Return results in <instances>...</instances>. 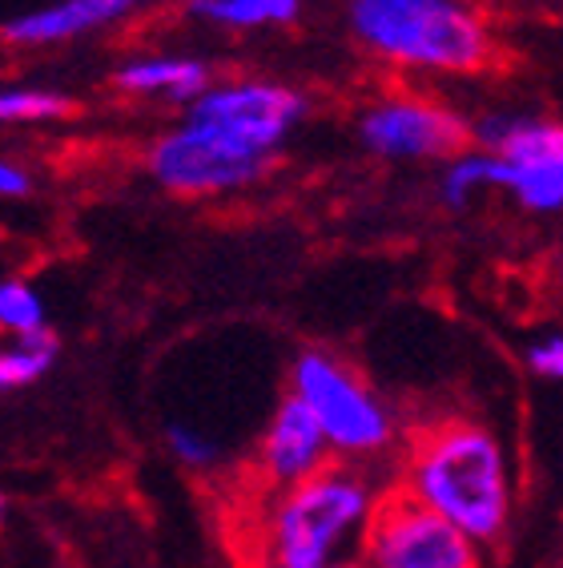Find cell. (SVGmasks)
<instances>
[{
    "label": "cell",
    "mask_w": 563,
    "mask_h": 568,
    "mask_svg": "<svg viewBox=\"0 0 563 568\" xmlns=\"http://www.w3.org/2000/svg\"><path fill=\"white\" fill-rule=\"evenodd\" d=\"M399 493L471 536L479 548L508 532L515 471L508 444L475 419H434L402 444Z\"/></svg>",
    "instance_id": "cell-1"
},
{
    "label": "cell",
    "mask_w": 563,
    "mask_h": 568,
    "mask_svg": "<svg viewBox=\"0 0 563 568\" xmlns=\"http://www.w3.org/2000/svg\"><path fill=\"white\" fill-rule=\"evenodd\" d=\"M387 493L362 464H330L310 480L274 493L258 528V565L335 568L362 557V540Z\"/></svg>",
    "instance_id": "cell-2"
},
{
    "label": "cell",
    "mask_w": 563,
    "mask_h": 568,
    "mask_svg": "<svg viewBox=\"0 0 563 568\" xmlns=\"http://www.w3.org/2000/svg\"><path fill=\"white\" fill-rule=\"evenodd\" d=\"M350 29L370 53L431 73H471L488 61L491 37L459 0H350Z\"/></svg>",
    "instance_id": "cell-3"
},
{
    "label": "cell",
    "mask_w": 563,
    "mask_h": 568,
    "mask_svg": "<svg viewBox=\"0 0 563 568\" xmlns=\"http://www.w3.org/2000/svg\"><path fill=\"white\" fill-rule=\"evenodd\" d=\"M290 395L310 407L342 464L379 459L399 444V424L367 379L326 351H303L290 367Z\"/></svg>",
    "instance_id": "cell-4"
},
{
    "label": "cell",
    "mask_w": 563,
    "mask_h": 568,
    "mask_svg": "<svg viewBox=\"0 0 563 568\" xmlns=\"http://www.w3.org/2000/svg\"><path fill=\"white\" fill-rule=\"evenodd\" d=\"M362 560L370 568H483L471 536L427 513L399 488L382 496L375 525L362 540Z\"/></svg>",
    "instance_id": "cell-5"
},
{
    "label": "cell",
    "mask_w": 563,
    "mask_h": 568,
    "mask_svg": "<svg viewBox=\"0 0 563 568\" xmlns=\"http://www.w3.org/2000/svg\"><path fill=\"white\" fill-rule=\"evenodd\" d=\"M306 118V98L274 81H234V85H209L190 105V125L238 142L254 153L270 158L282 138Z\"/></svg>",
    "instance_id": "cell-6"
},
{
    "label": "cell",
    "mask_w": 563,
    "mask_h": 568,
    "mask_svg": "<svg viewBox=\"0 0 563 568\" xmlns=\"http://www.w3.org/2000/svg\"><path fill=\"white\" fill-rule=\"evenodd\" d=\"M150 170L174 194H226L258 182L270 170V158L185 121L182 130L153 145Z\"/></svg>",
    "instance_id": "cell-7"
},
{
    "label": "cell",
    "mask_w": 563,
    "mask_h": 568,
    "mask_svg": "<svg viewBox=\"0 0 563 568\" xmlns=\"http://www.w3.org/2000/svg\"><path fill=\"white\" fill-rule=\"evenodd\" d=\"M358 138H362L367 150L382 153V158L419 162V158H447V153L463 150L467 125L463 118H455V113L434 105V101L395 98L362 113Z\"/></svg>",
    "instance_id": "cell-8"
},
{
    "label": "cell",
    "mask_w": 563,
    "mask_h": 568,
    "mask_svg": "<svg viewBox=\"0 0 563 568\" xmlns=\"http://www.w3.org/2000/svg\"><path fill=\"white\" fill-rule=\"evenodd\" d=\"M330 444H326L323 427L310 416L303 399L286 395L274 416L266 419V432L258 439V471L274 493H286L294 484L310 480L323 468H330Z\"/></svg>",
    "instance_id": "cell-9"
},
{
    "label": "cell",
    "mask_w": 563,
    "mask_h": 568,
    "mask_svg": "<svg viewBox=\"0 0 563 568\" xmlns=\"http://www.w3.org/2000/svg\"><path fill=\"white\" fill-rule=\"evenodd\" d=\"M145 0H61V4H49V9L24 12L17 21L4 24V37L17 44H53L69 41L76 33H89V29H101V24L117 21L125 12H133Z\"/></svg>",
    "instance_id": "cell-10"
},
{
    "label": "cell",
    "mask_w": 563,
    "mask_h": 568,
    "mask_svg": "<svg viewBox=\"0 0 563 568\" xmlns=\"http://www.w3.org/2000/svg\"><path fill=\"white\" fill-rule=\"evenodd\" d=\"M117 85L130 93H165L194 105L209 89V69L194 57H141L117 69Z\"/></svg>",
    "instance_id": "cell-11"
},
{
    "label": "cell",
    "mask_w": 563,
    "mask_h": 568,
    "mask_svg": "<svg viewBox=\"0 0 563 568\" xmlns=\"http://www.w3.org/2000/svg\"><path fill=\"white\" fill-rule=\"evenodd\" d=\"M495 186H503L523 210H535V214L563 210V153L531 158V162H503L499 158Z\"/></svg>",
    "instance_id": "cell-12"
},
{
    "label": "cell",
    "mask_w": 563,
    "mask_h": 568,
    "mask_svg": "<svg viewBox=\"0 0 563 568\" xmlns=\"http://www.w3.org/2000/svg\"><path fill=\"white\" fill-rule=\"evenodd\" d=\"M303 0H190V12L226 29H258V24H290Z\"/></svg>",
    "instance_id": "cell-13"
},
{
    "label": "cell",
    "mask_w": 563,
    "mask_h": 568,
    "mask_svg": "<svg viewBox=\"0 0 563 568\" xmlns=\"http://www.w3.org/2000/svg\"><path fill=\"white\" fill-rule=\"evenodd\" d=\"M57 359V339L49 331L17 339L12 347H0V392H17L41 379Z\"/></svg>",
    "instance_id": "cell-14"
},
{
    "label": "cell",
    "mask_w": 563,
    "mask_h": 568,
    "mask_svg": "<svg viewBox=\"0 0 563 568\" xmlns=\"http://www.w3.org/2000/svg\"><path fill=\"white\" fill-rule=\"evenodd\" d=\"M495 170H499V158L495 153H459L455 162L447 165V174H443V197H447V206H455L463 210L471 197L479 194V190H488L495 186Z\"/></svg>",
    "instance_id": "cell-15"
},
{
    "label": "cell",
    "mask_w": 563,
    "mask_h": 568,
    "mask_svg": "<svg viewBox=\"0 0 563 568\" xmlns=\"http://www.w3.org/2000/svg\"><path fill=\"white\" fill-rule=\"evenodd\" d=\"M0 327L17 335V339H29V335H41L44 327V303L33 286L21 283V278H4L0 283Z\"/></svg>",
    "instance_id": "cell-16"
},
{
    "label": "cell",
    "mask_w": 563,
    "mask_h": 568,
    "mask_svg": "<svg viewBox=\"0 0 563 568\" xmlns=\"http://www.w3.org/2000/svg\"><path fill=\"white\" fill-rule=\"evenodd\" d=\"M69 113V98L53 89H0V125L4 121H49Z\"/></svg>",
    "instance_id": "cell-17"
},
{
    "label": "cell",
    "mask_w": 563,
    "mask_h": 568,
    "mask_svg": "<svg viewBox=\"0 0 563 568\" xmlns=\"http://www.w3.org/2000/svg\"><path fill=\"white\" fill-rule=\"evenodd\" d=\"M165 448H170V456H174L177 464H185V468H214V459H217L214 439L190 424H177V419L165 424Z\"/></svg>",
    "instance_id": "cell-18"
},
{
    "label": "cell",
    "mask_w": 563,
    "mask_h": 568,
    "mask_svg": "<svg viewBox=\"0 0 563 568\" xmlns=\"http://www.w3.org/2000/svg\"><path fill=\"white\" fill-rule=\"evenodd\" d=\"M528 367L540 379L563 383V335H547V339L531 343L528 347Z\"/></svg>",
    "instance_id": "cell-19"
},
{
    "label": "cell",
    "mask_w": 563,
    "mask_h": 568,
    "mask_svg": "<svg viewBox=\"0 0 563 568\" xmlns=\"http://www.w3.org/2000/svg\"><path fill=\"white\" fill-rule=\"evenodd\" d=\"M29 194V174L21 165H12L0 158V197H24Z\"/></svg>",
    "instance_id": "cell-20"
},
{
    "label": "cell",
    "mask_w": 563,
    "mask_h": 568,
    "mask_svg": "<svg viewBox=\"0 0 563 568\" xmlns=\"http://www.w3.org/2000/svg\"><path fill=\"white\" fill-rule=\"evenodd\" d=\"M335 568H370L362 557H355V560H342V565H335Z\"/></svg>",
    "instance_id": "cell-21"
},
{
    "label": "cell",
    "mask_w": 563,
    "mask_h": 568,
    "mask_svg": "<svg viewBox=\"0 0 563 568\" xmlns=\"http://www.w3.org/2000/svg\"><path fill=\"white\" fill-rule=\"evenodd\" d=\"M0 520H4V496H0Z\"/></svg>",
    "instance_id": "cell-22"
}]
</instances>
